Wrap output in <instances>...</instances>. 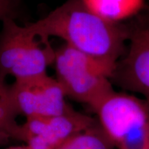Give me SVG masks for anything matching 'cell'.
<instances>
[{"mask_svg":"<svg viewBox=\"0 0 149 149\" xmlns=\"http://www.w3.org/2000/svg\"><path fill=\"white\" fill-rule=\"evenodd\" d=\"M33 25L46 38L59 37L81 53L114 64L125 53L131 33L93 14L81 0H66Z\"/></svg>","mask_w":149,"mask_h":149,"instance_id":"1","label":"cell"},{"mask_svg":"<svg viewBox=\"0 0 149 149\" xmlns=\"http://www.w3.org/2000/svg\"><path fill=\"white\" fill-rule=\"evenodd\" d=\"M56 79L66 97L93 111L114 91L111 77L116 64L81 53L64 44L55 51Z\"/></svg>","mask_w":149,"mask_h":149,"instance_id":"2","label":"cell"},{"mask_svg":"<svg viewBox=\"0 0 149 149\" xmlns=\"http://www.w3.org/2000/svg\"><path fill=\"white\" fill-rule=\"evenodd\" d=\"M55 51L49 39L42 36L33 23L19 26L13 20L2 22L0 32V79L8 75L15 79L47 74L53 64Z\"/></svg>","mask_w":149,"mask_h":149,"instance_id":"3","label":"cell"},{"mask_svg":"<svg viewBox=\"0 0 149 149\" xmlns=\"http://www.w3.org/2000/svg\"><path fill=\"white\" fill-rule=\"evenodd\" d=\"M93 111L115 149H149V107L143 99L114 90Z\"/></svg>","mask_w":149,"mask_h":149,"instance_id":"4","label":"cell"},{"mask_svg":"<svg viewBox=\"0 0 149 149\" xmlns=\"http://www.w3.org/2000/svg\"><path fill=\"white\" fill-rule=\"evenodd\" d=\"M10 92L18 115L26 118L55 116L73 109L57 80L47 74L15 79Z\"/></svg>","mask_w":149,"mask_h":149,"instance_id":"5","label":"cell"},{"mask_svg":"<svg viewBox=\"0 0 149 149\" xmlns=\"http://www.w3.org/2000/svg\"><path fill=\"white\" fill-rule=\"evenodd\" d=\"M96 121L74 109L55 116L27 117L20 124L19 141L26 143L29 149H57Z\"/></svg>","mask_w":149,"mask_h":149,"instance_id":"6","label":"cell"},{"mask_svg":"<svg viewBox=\"0 0 149 149\" xmlns=\"http://www.w3.org/2000/svg\"><path fill=\"white\" fill-rule=\"evenodd\" d=\"M128 48L117 61L111 82L143 97L149 107V33L146 29L130 33Z\"/></svg>","mask_w":149,"mask_h":149,"instance_id":"7","label":"cell"},{"mask_svg":"<svg viewBox=\"0 0 149 149\" xmlns=\"http://www.w3.org/2000/svg\"><path fill=\"white\" fill-rule=\"evenodd\" d=\"M91 13L109 23L119 24L140 12L144 0H81Z\"/></svg>","mask_w":149,"mask_h":149,"instance_id":"8","label":"cell"},{"mask_svg":"<svg viewBox=\"0 0 149 149\" xmlns=\"http://www.w3.org/2000/svg\"><path fill=\"white\" fill-rule=\"evenodd\" d=\"M57 149H115L96 121L63 143Z\"/></svg>","mask_w":149,"mask_h":149,"instance_id":"9","label":"cell"},{"mask_svg":"<svg viewBox=\"0 0 149 149\" xmlns=\"http://www.w3.org/2000/svg\"><path fill=\"white\" fill-rule=\"evenodd\" d=\"M18 113L10 92V86H0V132L6 133L11 139L19 140L20 124L16 121Z\"/></svg>","mask_w":149,"mask_h":149,"instance_id":"10","label":"cell"},{"mask_svg":"<svg viewBox=\"0 0 149 149\" xmlns=\"http://www.w3.org/2000/svg\"><path fill=\"white\" fill-rule=\"evenodd\" d=\"M24 16V0H0V21L22 19Z\"/></svg>","mask_w":149,"mask_h":149,"instance_id":"11","label":"cell"},{"mask_svg":"<svg viewBox=\"0 0 149 149\" xmlns=\"http://www.w3.org/2000/svg\"><path fill=\"white\" fill-rule=\"evenodd\" d=\"M10 139V136L6 133L0 132V148L8 144Z\"/></svg>","mask_w":149,"mask_h":149,"instance_id":"12","label":"cell"},{"mask_svg":"<svg viewBox=\"0 0 149 149\" xmlns=\"http://www.w3.org/2000/svg\"><path fill=\"white\" fill-rule=\"evenodd\" d=\"M6 149H29L26 145H23V146H10L9 148H7Z\"/></svg>","mask_w":149,"mask_h":149,"instance_id":"13","label":"cell"},{"mask_svg":"<svg viewBox=\"0 0 149 149\" xmlns=\"http://www.w3.org/2000/svg\"><path fill=\"white\" fill-rule=\"evenodd\" d=\"M3 84H5V81H3V80H1V79H0V86L3 85Z\"/></svg>","mask_w":149,"mask_h":149,"instance_id":"14","label":"cell"},{"mask_svg":"<svg viewBox=\"0 0 149 149\" xmlns=\"http://www.w3.org/2000/svg\"><path fill=\"white\" fill-rule=\"evenodd\" d=\"M147 31H148V32L149 33V13H148V27L146 28Z\"/></svg>","mask_w":149,"mask_h":149,"instance_id":"15","label":"cell"}]
</instances>
